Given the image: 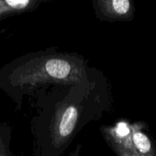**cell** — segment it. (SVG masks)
<instances>
[{"mask_svg": "<svg viewBox=\"0 0 156 156\" xmlns=\"http://www.w3.org/2000/svg\"><path fill=\"white\" fill-rule=\"evenodd\" d=\"M30 120L36 156H60L88 123L111 106L109 84L95 69L91 76L72 85L52 87L35 96Z\"/></svg>", "mask_w": 156, "mask_h": 156, "instance_id": "obj_1", "label": "cell"}, {"mask_svg": "<svg viewBox=\"0 0 156 156\" xmlns=\"http://www.w3.org/2000/svg\"><path fill=\"white\" fill-rule=\"evenodd\" d=\"M94 70L81 55L48 48L22 55L4 66L0 87L20 110L25 97L34 98L52 87L80 82Z\"/></svg>", "mask_w": 156, "mask_h": 156, "instance_id": "obj_2", "label": "cell"}, {"mask_svg": "<svg viewBox=\"0 0 156 156\" xmlns=\"http://www.w3.org/2000/svg\"><path fill=\"white\" fill-rule=\"evenodd\" d=\"M92 7L100 21L111 23L130 21L135 14L134 2L131 0H93Z\"/></svg>", "mask_w": 156, "mask_h": 156, "instance_id": "obj_3", "label": "cell"}, {"mask_svg": "<svg viewBox=\"0 0 156 156\" xmlns=\"http://www.w3.org/2000/svg\"><path fill=\"white\" fill-rule=\"evenodd\" d=\"M47 0H0V20L33 12Z\"/></svg>", "mask_w": 156, "mask_h": 156, "instance_id": "obj_4", "label": "cell"}, {"mask_svg": "<svg viewBox=\"0 0 156 156\" xmlns=\"http://www.w3.org/2000/svg\"><path fill=\"white\" fill-rule=\"evenodd\" d=\"M143 123L129 125L132 144L136 152L141 156H156V150L149 136L143 132Z\"/></svg>", "mask_w": 156, "mask_h": 156, "instance_id": "obj_5", "label": "cell"}, {"mask_svg": "<svg viewBox=\"0 0 156 156\" xmlns=\"http://www.w3.org/2000/svg\"><path fill=\"white\" fill-rule=\"evenodd\" d=\"M11 130L9 127H2L0 132V156H15L10 148Z\"/></svg>", "mask_w": 156, "mask_h": 156, "instance_id": "obj_6", "label": "cell"}]
</instances>
